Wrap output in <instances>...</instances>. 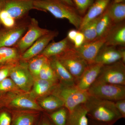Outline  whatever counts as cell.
<instances>
[{"label": "cell", "mask_w": 125, "mask_h": 125, "mask_svg": "<svg viewBox=\"0 0 125 125\" xmlns=\"http://www.w3.org/2000/svg\"><path fill=\"white\" fill-rule=\"evenodd\" d=\"M78 13L83 17L86 13L94 0H72Z\"/></svg>", "instance_id": "obj_31"}, {"label": "cell", "mask_w": 125, "mask_h": 125, "mask_svg": "<svg viewBox=\"0 0 125 125\" xmlns=\"http://www.w3.org/2000/svg\"><path fill=\"white\" fill-rule=\"evenodd\" d=\"M2 93H3V92H0V98L1 97V96H2Z\"/></svg>", "instance_id": "obj_43"}, {"label": "cell", "mask_w": 125, "mask_h": 125, "mask_svg": "<svg viewBox=\"0 0 125 125\" xmlns=\"http://www.w3.org/2000/svg\"><path fill=\"white\" fill-rule=\"evenodd\" d=\"M103 66L101 64L96 63L89 64L76 81V87L83 91H88L96 81Z\"/></svg>", "instance_id": "obj_12"}, {"label": "cell", "mask_w": 125, "mask_h": 125, "mask_svg": "<svg viewBox=\"0 0 125 125\" xmlns=\"http://www.w3.org/2000/svg\"><path fill=\"white\" fill-rule=\"evenodd\" d=\"M90 120L85 104L77 106L69 113L66 125H89Z\"/></svg>", "instance_id": "obj_18"}, {"label": "cell", "mask_w": 125, "mask_h": 125, "mask_svg": "<svg viewBox=\"0 0 125 125\" xmlns=\"http://www.w3.org/2000/svg\"><path fill=\"white\" fill-rule=\"evenodd\" d=\"M38 78L53 83H58V78L51 66L49 59L45 62L40 70Z\"/></svg>", "instance_id": "obj_29"}, {"label": "cell", "mask_w": 125, "mask_h": 125, "mask_svg": "<svg viewBox=\"0 0 125 125\" xmlns=\"http://www.w3.org/2000/svg\"><path fill=\"white\" fill-rule=\"evenodd\" d=\"M84 104L88 110L89 118L92 120L113 125L122 118L114 102L90 96Z\"/></svg>", "instance_id": "obj_1"}, {"label": "cell", "mask_w": 125, "mask_h": 125, "mask_svg": "<svg viewBox=\"0 0 125 125\" xmlns=\"http://www.w3.org/2000/svg\"><path fill=\"white\" fill-rule=\"evenodd\" d=\"M19 89L11 78H7L0 82V92L13 91Z\"/></svg>", "instance_id": "obj_32"}, {"label": "cell", "mask_w": 125, "mask_h": 125, "mask_svg": "<svg viewBox=\"0 0 125 125\" xmlns=\"http://www.w3.org/2000/svg\"><path fill=\"white\" fill-rule=\"evenodd\" d=\"M89 125H108L104 123H101V122H97L94 121L90 120Z\"/></svg>", "instance_id": "obj_41"}, {"label": "cell", "mask_w": 125, "mask_h": 125, "mask_svg": "<svg viewBox=\"0 0 125 125\" xmlns=\"http://www.w3.org/2000/svg\"><path fill=\"white\" fill-rule=\"evenodd\" d=\"M12 67L5 66L0 69V82L10 76V72Z\"/></svg>", "instance_id": "obj_37"}, {"label": "cell", "mask_w": 125, "mask_h": 125, "mask_svg": "<svg viewBox=\"0 0 125 125\" xmlns=\"http://www.w3.org/2000/svg\"><path fill=\"white\" fill-rule=\"evenodd\" d=\"M10 76L19 89L25 92L31 90L34 78L30 72L28 65L21 64L12 66Z\"/></svg>", "instance_id": "obj_7"}, {"label": "cell", "mask_w": 125, "mask_h": 125, "mask_svg": "<svg viewBox=\"0 0 125 125\" xmlns=\"http://www.w3.org/2000/svg\"><path fill=\"white\" fill-rule=\"evenodd\" d=\"M101 15L90 21L82 29L79 31L81 32L84 36L85 38L84 43L93 42L96 40V27Z\"/></svg>", "instance_id": "obj_26"}, {"label": "cell", "mask_w": 125, "mask_h": 125, "mask_svg": "<svg viewBox=\"0 0 125 125\" xmlns=\"http://www.w3.org/2000/svg\"><path fill=\"white\" fill-rule=\"evenodd\" d=\"M69 112L64 107L52 112L48 117L54 125H66Z\"/></svg>", "instance_id": "obj_28"}, {"label": "cell", "mask_w": 125, "mask_h": 125, "mask_svg": "<svg viewBox=\"0 0 125 125\" xmlns=\"http://www.w3.org/2000/svg\"><path fill=\"white\" fill-rule=\"evenodd\" d=\"M39 125H54L48 116L45 117L42 119Z\"/></svg>", "instance_id": "obj_39"}, {"label": "cell", "mask_w": 125, "mask_h": 125, "mask_svg": "<svg viewBox=\"0 0 125 125\" xmlns=\"http://www.w3.org/2000/svg\"><path fill=\"white\" fill-rule=\"evenodd\" d=\"M55 57L58 58L66 68L76 82L89 65L86 61L77 54L75 47Z\"/></svg>", "instance_id": "obj_6"}, {"label": "cell", "mask_w": 125, "mask_h": 125, "mask_svg": "<svg viewBox=\"0 0 125 125\" xmlns=\"http://www.w3.org/2000/svg\"><path fill=\"white\" fill-rule=\"evenodd\" d=\"M95 81L125 85V65L121 61L103 65Z\"/></svg>", "instance_id": "obj_5"}, {"label": "cell", "mask_w": 125, "mask_h": 125, "mask_svg": "<svg viewBox=\"0 0 125 125\" xmlns=\"http://www.w3.org/2000/svg\"><path fill=\"white\" fill-rule=\"evenodd\" d=\"M25 29L17 27L0 33V48L11 46L17 42L24 33Z\"/></svg>", "instance_id": "obj_20"}, {"label": "cell", "mask_w": 125, "mask_h": 125, "mask_svg": "<svg viewBox=\"0 0 125 125\" xmlns=\"http://www.w3.org/2000/svg\"><path fill=\"white\" fill-rule=\"evenodd\" d=\"M106 10L109 17L115 24L125 21V1L113 0Z\"/></svg>", "instance_id": "obj_19"}, {"label": "cell", "mask_w": 125, "mask_h": 125, "mask_svg": "<svg viewBox=\"0 0 125 125\" xmlns=\"http://www.w3.org/2000/svg\"><path fill=\"white\" fill-rule=\"evenodd\" d=\"M58 83L38 78L34 81L32 94L36 96H47L52 94Z\"/></svg>", "instance_id": "obj_21"}, {"label": "cell", "mask_w": 125, "mask_h": 125, "mask_svg": "<svg viewBox=\"0 0 125 125\" xmlns=\"http://www.w3.org/2000/svg\"><path fill=\"white\" fill-rule=\"evenodd\" d=\"M85 38L83 34L80 31H78L73 43L75 48H77L81 46L84 43Z\"/></svg>", "instance_id": "obj_35"}, {"label": "cell", "mask_w": 125, "mask_h": 125, "mask_svg": "<svg viewBox=\"0 0 125 125\" xmlns=\"http://www.w3.org/2000/svg\"><path fill=\"white\" fill-rule=\"evenodd\" d=\"M121 60L125 64V47L104 45L99 50L94 63L105 65L111 64Z\"/></svg>", "instance_id": "obj_8"}, {"label": "cell", "mask_w": 125, "mask_h": 125, "mask_svg": "<svg viewBox=\"0 0 125 125\" xmlns=\"http://www.w3.org/2000/svg\"><path fill=\"white\" fill-rule=\"evenodd\" d=\"M78 32V30H76L72 29L70 30L67 33V38L70 41L73 43L76 34Z\"/></svg>", "instance_id": "obj_38"}, {"label": "cell", "mask_w": 125, "mask_h": 125, "mask_svg": "<svg viewBox=\"0 0 125 125\" xmlns=\"http://www.w3.org/2000/svg\"><path fill=\"white\" fill-rule=\"evenodd\" d=\"M115 24L109 17L106 10L105 12L101 15L100 19L97 23L96 40L105 38Z\"/></svg>", "instance_id": "obj_23"}, {"label": "cell", "mask_w": 125, "mask_h": 125, "mask_svg": "<svg viewBox=\"0 0 125 125\" xmlns=\"http://www.w3.org/2000/svg\"><path fill=\"white\" fill-rule=\"evenodd\" d=\"M49 30L39 27L37 21L32 19L29 29L18 43L21 51L27 50L38 39L50 32Z\"/></svg>", "instance_id": "obj_10"}, {"label": "cell", "mask_w": 125, "mask_h": 125, "mask_svg": "<svg viewBox=\"0 0 125 125\" xmlns=\"http://www.w3.org/2000/svg\"><path fill=\"white\" fill-rule=\"evenodd\" d=\"M18 57V52L15 48L9 47L0 48V63L12 61Z\"/></svg>", "instance_id": "obj_30"}, {"label": "cell", "mask_w": 125, "mask_h": 125, "mask_svg": "<svg viewBox=\"0 0 125 125\" xmlns=\"http://www.w3.org/2000/svg\"><path fill=\"white\" fill-rule=\"evenodd\" d=\"M66 4L75 7L74 5L72 0H59Z\"/></svg>", "instance_id": "obj_40"}, {"label": "cell", "mask_w": 125, "mask_h": 125, "mask_svg": "<svg viewBox=\"0 0 125 125\" xmlns=\"http://www.w3.org/2000/svg\"><path fill=\"white\" fill-rule=\"evenodd\" d=\"M105 38L85 43L78 48H75L76 53L86 61L89 64L94 63L99 50L105 44Z\"/></svg>", "instance_id": "obj_11"}, {"label": "cell", "mask_w": 125, "mask_h": 125, "mask_svg": "<svg viewBox=\"0 0 125 125\" xmlns=\"http://www.w3.org/2000/svg\"><path fill=\"white\" fill-rule=\"evenodd\" d=\"M9 105L12 107L21 109L42 111L43 109L32 99L23 95L16 96L10 101Z\"/></svg>", "instance_id": "obj_22"}, {"label": "cell", "mask_w": 125, "mask_h": 125, "mask_svg": "<svg viewBox=\"0 0 125 125\" xmlns=\"http://www.w3.org/2000/svg\"><path fill=\"white\" fill-rule=\"evenodd\" d=\"M37 114L30 112H18L14 114L11 125H36Z\"/></svg>", "instance_id": "obj_24"}, {"label": "cell", "mask_w": 125, "mask_h": 125, "mask_svg": "<svg viewBox=\"0 0 125 125\" xmlns=\"http://www.w3.org/2000/svg\"><path fill=\"white\" fill-rule=\"evenodd\" d=\"M35 0H2V9L7 11L14 19L22 17L32 10L35 9Z\"/></svg>", "instance_id": "obj_9"}, {"label": "cell", "mask_w": 125, "mask_h": 125, "mask_svg": "<svg viewBox=\"0 0 125 125\" xmlns=\"http://www.w3.org/2000/svg\"><path fill=\"white\" fill-rule=\"evenodd\" d=\"M74 47L73 43L67 37L57 42L49 43L41 54L48 58L57 57Z\"/></svg>", "instance_id": "obj_14"}, {"label": "cell", "mask_w": 125, "mask_h": 125, "mask_svg": "<svg viewBox=\"0 0 125 125\" xmlns=\"http://www.w3.org/2000/svg\"><path fill=\"white\" fill-rule=\"evenodd\" d=\"M39 104V106L43 109L48 111H54L64 106L62 100L58 96L52 94L43 98Z\"/></svg>", "instance_id": "obj_25"}, {"label": "cell", "mask_w": 125, "mask_h": 125, "mask_svg": "<svg viewBox=\"0 0 125 125\" xmlns=\"http://www.w3.org/2000/svg\"><path fill=\"white\" fill-rule=\"evenodd\" d=\"M48 59L42 54L30 59V61L28 65V68L33 78H38L40 70Z\"/></svg>", "instance_id": "obj_27"}, {"label": "cell", "mask_w": 125, "mask_h": 125, "mask_svg": "<svg viewBox=\"0 0 125 125\" xmlns=\"http://www.w3.org/2000/svg\"><path fill=\"white\" fill-rule=\"evenodd\" d=\"M0 20L6 27L11 28L14 25V19L10 16L4 10L1 9L0 12Z\"/></svg>", "instance_id": "obj_33"}, {"label": "cell", "mask_w": 125, "mask_h": 125, "mask_svg": "<svg viewBox=\"0 0 125 125\" xmlns=\"http://www.w3.org/2000/svg\"><path fill=\"white\" fill-rule=\"evenodd\" d=\"M123 0L125 1V0Z\"/></svg>", "instance_id": "obj_44"}, {"label": "cell", "mask_w": 125, "mask_h": 125, "mask_svg": "<svg viewBox=\"0 0 125 125\" xmlns=\"http://www.w3.org/2000/svg\"><path fill=\"white\" fill-rule=\"evenodd\" d=\"M87 92L90 96L104 100L115 102L125 99V85L95 81Z\"/></svg>", "instance_id": "obj_4"}, {"label": "cell", "mask_w": 125, "mask_h": 125, "mask_svg": "<svg viewBox=\"0 0 125 125\" xmlns=\"http://www.w3.org/2000/svg\"><path fill=\"white\" fill-rule=\"evenodd\" d=\"M105 38L106 46L125 47V21L114 25Z\"/></svg>", "instance_id": "obj_15"}, {"label": "cell", "mask_w": 125, "mask_h": 125, "mask_svg": "<svg viewBox=\"0 0 125 125\" xmlns=\"http://www.w3.org/2000/svg\"><path fill=\"white\" fill-rule=\"evenodd\" d=\"M58 96L64 103V107L70 113L77 106L85 104L90 95L87 91L79 89L76 85L58 84L52 93Z\"/></svg>", "instance_id": "obj_3"}, {"label": "cell", "mask_w": 125, "mask_h": 125, "mask_svg": "<svg viewBox=\"0 0 125 125\" xmlns=\"http://www.w3.org/2000/svg\"><path fill=\"white\" fill-rule=\"evenodd\" d=\"M2 6V0H0V12L1 11Z\"/></svg>", "instance_id": "obj_42"}, {"label": "cell", "mask_w": 125, "mask_h": 125, "mask_svg": "<svg viewBox=\"0 0 125 125\" xmlns=\"http://www.w3.org/2000/svg\"><path fill=\"white\" fill-rule=\"evenodd\" d=\"M114 102L116 107L122 116V118H125V99H121Z\"/></svg>", "instance_id": "obj_36"}, {"label": "cell", "mask_w": 125, "mask_h": 125, "mask_svg": "<svg viewBox=\"0 0 125 125\" xmlns=\"http://www.w3.org/2000/svg\"><path fill=\"white\" fill-rule=\"evenodd\" d=\"M113 0H94L85 15L83 17L80 31L91 20L102 14Z\"/></svg>", "instance_id": "obj_16"}, {"label": "cell", "mask_w": 125, "mask_h": 125, "mask_svg": "<svg viewBox=\"0 0 125 125\" xmlns=\"http://www.w3.org/2000/svg\"><path fill=\"white\" fill-rule=\"evenodd\" d=\"M35 9L49 11L55 18L66 19L79 30L83 17L74 7L62 2L59 0H35Z\"/></svg>", "instance_id": "obj_2"}, {"label": "cell", "mask_w": 125, "mask_h": 125, "mask_svg": "<svg viewBox=\"0 0 125 125\" xmlns=\"http://www.w3.org/2000/svg\"><path fill=\"white\" fill-rule=\"evenodd\" d=\"M58 33L56 31H50L40 37L25 51L23 54L22 58L26 60H30L42 53L49 42L57 36Z\"/></svg>", "instance_id": "obj_13"}, {"label": "cell", "mask_w": 125, "mask_h": 125, "mask_svg": "<svg viewBox=\"0 0 125 125\" xmlns=\"http://www.w3.org/2000/svg\"><path fill=\"white\" fill-rule=\"evenodd\" d=\"M49 59L51 66L55 73L58 79L61 80V83L68 85H76V81L74 78L58 58L53 57Z\"/></svg>", "instance_id": "obj_17"}, {"label": "cell", "mask_w": 125, "mask_h": 125, "mask_svg": "<svg viewBox=\"0 0 125 125\" xmlns=\"http://www.w3.org/2000/svg\"><path fill=\"white\" fill-rule=\"evenodd\" d=\"M12 118L7 112H2L0 113V125H11Z\"/></svg>", "instance_id": "obj_34"}]
</instances>
